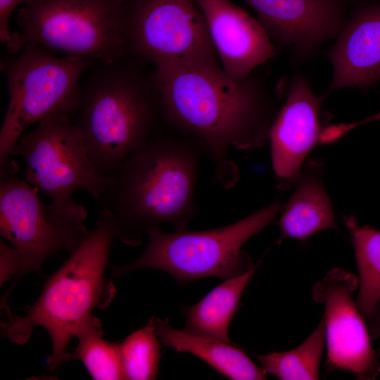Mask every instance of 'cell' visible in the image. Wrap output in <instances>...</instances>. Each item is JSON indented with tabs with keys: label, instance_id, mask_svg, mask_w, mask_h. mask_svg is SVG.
Returning <instances> with one entry per match:
<instances>
[{
	"label": "cell",
	"instance_id": "21",
	"mask_svg": "<svg viewBox=\"0 0 380 380\" xmlns=\"http://www.w3.org/2000/svg\"><path fill=\"white\" fill-rule=\"evenodd\" d=\"M325 339L322 317L317 329L298 347L286 352L260 355L257 358L267 374L279 379H318Z\"/></svg>",
	"mask_w": 380,
	"mask_h": 380
},
{
	"label": "cell",
	"instance_id": "9",
	"mask_svg": "<svg viewBox=\"0 0 380 380\" xmlns=\"http://www.w3.org/2000/svg\"><path fill=\"white\" fill-rule=\"evenodd\" d=\"M125 38L155 68H222L195 0H127Z\"/></svg>",
	"mask_w": 380,
	"mask_h": 380
},
{
	"label": "cell",
	"instance_id": "18",
	"mask_svg": "<svg viewBox=\"0 0 380 380\" xmlns=\"http://www.w3.org/2000/svg\"><path fill=\"white\" fill-rule=\"evenodd\" d=\"M352 238L359 272L356 305L369 336H380V231L360 225L353 215L343 217Z\"/></svg>",
	"mask_w": 380,
	"mask_h": 380
},
{
	"label": "cell",
	"instance_id": "6",
	"mask_svg": "<svg viewBox=\"0 0 380 380\" xmlns=\"http://www.w3.org/2000/svg\"><path fill=\"white\" fill-rule=\"evenodd\" d=\"M12 156L23 160L25 180L50 198L48 215L63 224H81L87 219L74 192L85 191L99 202L110 179L96 168L81 129L63 113H53L25 132Z\"/></svg>",
	"mask_w": 380,
	"mask_h": 380
},
{
	"label": "cell",
	"instance_id": "2",
	"mask_svg": "<svg viewBox=\"0 0 380 380\" xmlns=\"http://www.w3.org/2000/svg\"><path fill=\"white\" fill-rule=\"evenodd\" d=\"M204 151L194 139L172 130L156 135L110 177L101 208L114 219L116 239L139 246L153 228L185 230L196 213L195 191Z\"/></svg>",
	"mask_w": 380,
	"mask_h": 380
},
{
	"label": "cell",
	"instance_id": "4",
	"mask_svg": "<svg viewBox=\"0 0 380 380\" xmlns=\"http://www.w3.org/2000/svg\"><path fill=\"white\" fill-rule=\"evenodd\" d=\"M124 58L100 63L81 84L75 124L91 160L106 177H111L129 156L144 148L165 124L152 76L125 63Z\"/></svg>",
	"mask_w": 380,
	"mask_h": 380
},
{
	"label": "cell",
	"instance_id": "23",
	"mask_svg": "<svg viewBox=\"0 0 380 380\" xmlns=\"http://www.w3.org/2000/svg\"><path fill=\"white\" fill-rule=\"evenodd\" d=\"M0 284L15 278L20 272L21 262L16 250L2 239L0 241Z\"/></svg>",
	"mask_w": 380,
	"mask_h": 380
},
{
	"label": "cell",
	"instance_id": "17",
	"mask_svg": "<svg viewBox=\"0 0 380 380\" xmlns=\"http://www.w3.org/2000/svg\"><path fill=\"white\" fill-rule=\"evenodd\" d=\"M151 319L162 345L198 357L230 379H267V373L262 368L258 367L241 349L230 343L177 330L170 325L168 319L152 316Z\"/></svg>",
	"mask_w": 380,
	"mask_h": 380
},
{
	"label": "cell",
	"instance_id": "1",
	"mask_svg": "<svg viewBox=\"0 0 380 380\" xmlns=\"http://www.w3.org/2000/svg\"><path fill=\"white\" fill-rule=\"evenodd\" d=\"M151 76L164 123L198 141L214 163L215 180L233 186L239 172L227 159L229 149L262 146L277 115L264 87L252 75L236 80L222 68H155Z\"/></svg>",
	"mask_w": 380,
	"mask_h": 380
},
{
	"label": "cell",
	"instance_id": "19",
	"mask_svg": "<svg viewBox=\"0 0 380 380\" xmlns=\"http://www.w3.org/2000/svg\"><path fill=\"white\" fill-rule=\"evenodd\" d=\"M255 269L224 279L198 303L184 306V331L195 335L230 343L229 328L238 309L243 292L251 280Z\"/></svg>",
	"mask_w": 380,
	"mask_h": 380
},
{
	"label": "cell",
	"instance_id": "27",
	"mask_svg": "<svg viewBox=\"0 0 380 380\" xmlns=\"http://www.w3.org/2000/svg\"><path fill=\"white\" fill-rule=\"evenodd\" d=\"M373 1H380V0H373Z\"/></svg>",
	"mask_w": 380,
	"mask_h": 380
},
{
	"label": "cell",
	"instance_id": "8",
	"mask_svg": "<svg viewBox=\"0 0 380 380\" xmlns=\"http://www.w3.org/2000/svg\"><path fill=\"white\" fill-rule=\"evenodd\" d=\"M127 0H29L19 11L20 30L8 52L34 42L65 56L108 64L125 57Z\"/></svg>",
	"mask_w": 380,
	"mask_h": 380
},
{
	"label": "cell",
	"instance_id": "3",
	"mask_svg": "<svg viewBox=\"0 0 380 380\" xmlns=\"http://www.w3.org/2000/svg\"><path fill=\"white\" fill-rule=\"evenodd\" d=\"M116 239L111 213L101 208L94 228L46 281L40 296L23 316L1 322L3 336L23 344L35 327L49 334L52 353L47 359L54 371L65 362L68 346L94 308H106L116 290L105 276L112 242Z\"/></svg>",
	"mask_w": 380,
	"mask_h": 380
},
{
	"label": "cell",
	"instance_id": "26",
	"mask_svg": "<svg viewBox=\"0 0 380 380\" xmlns=\"http://www.w3.org/2000/svg\"><path fill=\"white\" fill-rule=\"evenodd\" d=\"M377 355L379 357H380V348H379V350L377 352Z\"/></svg>",
	"mask_w": 380,
	"mask_h": 380
},
{
	"label": "cell",
	"instance_id": "5",
	"mask_svg": "<svg viewBox=\"0 0 380 380\" xmlns=\"http://www.w3.org/2000/svg\"><path fill=\"white\" fill-rule=\"evenodd\" d=\"M283 209L282 203L273 202L237 222L210 230L165 232L153 228L147 233L144 252L129 263L109 264L111 274L120 277L135 270L156 269L170 274L179 284L242 275L255 267L242 248L243 244L270 224Z\"/></svg>",
	"mask_w": 380,
	"mask_h": 380
},
{
	"label": "cell",
	"instance_id": "15",
	"mask_svg": "<svg viewBox=\"0 0 380 380\" xmlns=\"http://www.w3.org/2000/svg\"><path fill=\"white\" fill-rule=\"evenodd\" d=\"M333 74L327 94L365 89L380 80V1L357 4L327 51Z\"/></svg>",
	"mask_w": 380,
	"mask_h": 380
},
{
	"label": "cell",
	"instance_id": "12",
	"mask_svg": "<svg viewBox=\"0 0 380 380\" xmlns=\"http://www.w3.org/2000/svg\"><path fill=\"white\" fill-rule=\"evenodd\" d=\"M274 45L290 48L298 60L315 56L345 27L357 0H243Z\"/></svg>",
	"mask_w": 380,
	"mask_h": 380
},
{
	"label": "cell",
	"instance_id": "14",
	"mask_svg": "<svg viewBox=\"0 0 380 380\" xmlns=\"http://www.w3.org/2000/svg\"><path fill=\"white\" fill-rule=\"evenodd\" d=\"M201 8L223 72L242 80L276 55L260 22L229 0H195Z\"/></svg>",
	"mask_w": 380,
	"mask_h": 380
},
{
	"label": "cell",
	"instance_id": "16",
	"mask_svg": "<svg viewBox=\"0 0 380 380\" xmlns=\"http://www.w3.org/2000/svg\"><path fill=\"white\" fill-rule=\"evenodd\" d=\"M320 170V163L311 161L296 177L295 191L278 223L281 238L303 240L327 229H338Z\"/></svg>",
	"mask_w": 380,
	"mask_h": 380
},
{
	"label": "cell",
	"instance_id": "24",
	"mask_svg": "<svg viewBox=\"0 0 380 380\" xmlns=\"http://www.w3.org/2000/svg\"><path fill=\"white\" fill-rule=\"evenodd\" d=\"M29 0H0V39L6 44L9 42L11 32L9 30V18L15 7Z\"/></svg>",
	"mask_w": 380,
	"mask_h": 380
},
{
	"label": "cell",
	"instance_id": "11",
	"mask_svg": "<svg viewBox=\"0 0 380 380\" xmlns=\"http://www.w3.org/2000/svg\"><path fill=\"white\" fill-rule=\"evenodd\" d=\"M357 287L353 274L336 268L314 285L312 293L325 308L328 367L350 372L359 379H374L380 374V364L353 299Z\"/></svg>",
	"mask_w": 380,
	"mask_h": 380
},
{
	"label": "cell",
	"instance_id": "20",
	"mask_svg": "<svg viewBox=\"0 0 380 380\" xmlns=\"http://www.w3.org/2000/svg\"><path fill=\"white\" fill-rule=\"evenodd\" d=\"M103 335L100 320L89 316L78 328V343L73 353H68L65 361L80 360L96 380L125 379L118 343L103 339Z\"/></svg>",
	"mask_w": 380,
	"mask_h": 380
},
{
	"label": "cell",
	"instance_id": "10",
	"mask_svg": "<svg viewBox=\"0 0 380 380\" xmlns=\"http://www.w3.org/2000/svg\"><path fill=\"white\" fill-rule=\"evenodd\" d=\"M38 190L15 175L1 177L0 234L18 252L21 267L1 298L7 301L15 284L30 272L39 271L44 260L61 251L72 253L90 232L84 224L53 220Z\"/></svg>",
	"mask_w": 380,
	"mask_h": 380
},
{
	"label": "cell",
	"instance_id": "13",
	"mask_svg": "<svg viewBox=\"0 0 380 380\" xmlns=\"http://www.w3.org/2000/svg\"><path fill=\"white\" fill-rule=\"evenodd\" d=\"M324 99L313 93L303 76L293 77L286 103L269 134L273 169L280 187L295 180L305 157L320 144L323 128L319 113Z\"/></svg>",
	"mask_w": 380,
	"mask_h": 380
},
{
	"label": "cell",
	"instance_id": "25",
	"mask_svg": "<svg viewBox=\"0 0 380 380\" xmlns=\"http://www.w3.org/2000/svg\"><path fill=\"white\" fill-rule=\"evenodd\" d=\"M374 121H380V110L370 116H368L358 121L350 123H344L343 128L345 132L348 133L359 126Z\"/></svg>",
	"mask_w": 380,
	"mask_h": 380
},
{
	"label": "cell",
	"instance_id": "22",
	"mask_svg": "<svg viewBox=\"0 0 380 380\" xmlns=\"http://www.w3.org/2000/svg\"><path fill=\"white\" fill-rule=\"evenodd\" d=\"M160 346L151 318L144 327L133 331L118 343L125 379H156L161 357Z\"/></svg>",
	"mask_w": 380,
	"mask_h": 380
},
{
	"label": "cell",
	"instance_id": "7",
	"mask_svg": "<svg viewBox=\"0 0 380 380\" xmlns=\"http://www.w3.org/2000/svg\"><path fill=\"white\" fill-rule=\"evenodd\" d=\"M6 61L9 102L0 131L1 177L15 175L11 156L25 129L56 112L71 116L81 104L80 79L99 63L89 58L51 54L29 42Z\"/></svg>",
	"mask_w": 380,
	"mask_h": 380
}]
</instances>
